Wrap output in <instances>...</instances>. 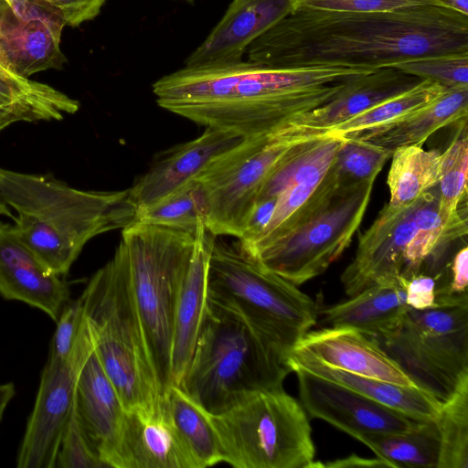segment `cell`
<instances>
[{
    "mask_svg": "<svg viewBox=\"0 0 468 468\" xmlns=\"http://www.w3.org/2000/svg\"><path fill=\"white\" fill-rule=\"evenodd\" d=\"M93 348L92 334L83 315L69 357L48 355L17 452V467L57 466L61 438L74 408L78 372Z\"/></svg>",
    "mask_w": 468,
    "mask_h": 468,
    "instance_id": "7c38bea8",
    "label": "cell"
},
{
    "mask_svg": "<svg viewBox=\"0 0 468 468\" xmlns=\"http://www.w3.org/2000/svg\"><path fill=\"white\" fill-rule=\"evenodd\" d=\"M223 462L237 468H313L310 419L282 387L250 393L209 414Z\"/></svg>",
    "mask_w": 468,
    "mask_h": 468,
    "instance_id": "ba28073f",
    "label": "cell"
},
{
    "mask_svg": "<svg viewBox=\"0 0 468 468\" xmlns=\"http://www.w3.org/2000/svg\"><path fill=\"white\" fill-rule=\"evenodd\" d=\"M292 372L236 313L208 302L180 387L218 414L255 391L282 387Z\"/></svg>",
    "mask_w": 468,
    "mask_h": 468,
    "instance_id": "8992f818",
    "label": "cell"
},
{
    "mask_svg": "<svg viewBox=\"0 0 468 468\" xmlns=\"http://www.w3.org/2000/svg\"><path fill=\"white\" fill-rule=\"evenodd\" d=\"M79 108L78 101L53 87L0 66V109L14 114L18 122L59 121Z\"/></svg>",
    "mask_w": 468,
    "mask_h": 468,
    "instance_id": "4316f807",
    "label": "cell"
},
{
    "mask_svg": "<svg viewBox=\"0 0 468 468\" xmlns=\"http://www.w3.org/2000/svg\"><path fill=\"white\" fill-rule=\"evenodd\" d=\"M291 356L310 357L362 377L418 388L372 337L352 327L328 326L310 330Z\"/></svg>",
    "mask_w": 468,
    "mask_h": 468,
    "instance_id": "ac0fdd59",
    "label": "cell"
},
{
    "mask_svg": "<svg viewBox=\"0 0 468 468\" xmlns=\"http://www.w3.org/2000/svg\"><path fill=\"white\" fill-rule=\"evenodd\" d=\"M292 11L309 9L335 12H389L425 6H447L442 0H290Z\"/></svg>",
    "mask_w": 468,
    "mask_h": 468,
    "instance_id": "f35d334b",
    "label": "cell"
},
{
    "mask_svg": "<svg viewBox=\"0 0 468 468\" xmlns=\"http://www.w3.org/2000/svg\"><path fill=\"white\" fill-rule=\"evenodd\" d=\"M56 13L66 26L78 27L96 17L106 0H34Z\"/></svg>",
    "mask_w": 468,
    "mask_h": 468,
    "instance_id": "60d3db41",
    "label": "cell"
},
{
    "mask_svg": "<svg viewBox=\"0 0 468 468\" xmlns=\"http://www.w3.org/2000/svg\"><path fill=\"white\" fill-rule=\"evenodd\" d=\"M0 215L10 218L14 220L15 215L13 214L12 210L9 208L8 206L3 201L2 197H0Z\"/></svg>",
    "mask_w": 468,
    "mask_h": 468,
    "instance_id": "7dc6e473",
    "label": "cell"
},
{
    "mask_svg": "<svg viewBox=\"0 0 468 468\" xmlns=\"http://www.w3.org/2000/svg\"><path fill=\"white\" fill-rule=\"evenodd\" d=\"M165 410L197 468L223 462L220 445L208 413L180 387L173 385L170 388Z\"/></svg>",
    "mask_w": 468,
    "mask_h": 468,
    "instance_id": "83f0119b",
    "label": "cell"
},
{
    "mask_svg": "<svg viewBox=\"0 0 468 468\" xmlns=\"http://www.w3.org/2000/svg\"><path fill=\"white\" fill-rule=\"evenodd\" d=\"M0 19V66L23 78L59 69L66 58L60 36L66 26L56 13L34 0H8Z\"/></svg>",
    "mask_w": 468,
    "mask_h": 468,
    "instance_id": "5bb4252c",
    "label": "cell"
},
{
    "mask_svg": "<svg viewBox=\"0 0 468 468\" xmlns=\"http://www.w3.org/2000/svg\"><path fill=\"white\" fill-rule=\"evenodd\" d=\"M392 67L446 88L468 86V51L408 58Z\"/></svg>",
    "mask_w": 468,
    "mask_h": 468,
    "instance_id": "8d00e7d4",
    "label": "cell"
},
{
    "mask_svg": "<svg viewBox=\"0 0 468 468\" xmlns=\"http://www.w3.org/2000/svg\"><path fill=\"white\" fill-rule=\"evenodd\" d=\"M208 302L239 315L282 361L318 320V304L296 285L255 262L238 244L216 238Z\"/></svg>",
    "mask_w": 468,
    "mask_h": 468,
    "instance_id": "5b68a950",
    "label": "cell"
},
{
    "mask_svg": "<svg viewBox=\"0 0 468 468\" xmlns=\"http://www.w3.org/2000/svg\"><path fill=\"white\" fill-rule=\"evenodd\" d=\"M0 295L39 309L56 322L70 300L62 276L24 243L14 225L0 221Z\"/></svg>",
    "mask_w": 468,
    "mask_h": 468,
    "instance_id": "e0dca14e",
    "label": "cell"
},
{
    "mask_svg": "<svg viewBox=\"0 0 468 468\" xmlns=\"http://www.w3.org/2000/svg\"><path fill=\"white\" fill-rule=\"evenodd\" d=\"M435 421L440 435L437 468H468V377L442 404Z\"/></svg>",
    "mask_w": 468,
    "mask_h": 468,
    "instance_id": "836d02e7",
    "label": "cell"
},
{
    "mask_svg": "<svg viewBox=\"0 0 468 468\" xmlns=\"http://www.w3.org/2000/svg\"><path fill=\"white\" fill-rule=\"evenodd\" d=\"M292 12L290 0H232L207 38L187 57L185 67L241 60L256 38Z\"/></svg>",
    "mask_w": 468,
    "mask_h": 468,
    "instance_id": "ffe728a7",
    "label": "cell"
},
{
    "mask_svg": "<svg viewBox=\"0 0 468 468\" xmlns=\"http://www.w3.org/2000/svg\"><path fill=\"white\" fill-rule=\"evenodd\" d=\"M448 88L422 80L410 90L388 99L327 131L340 137L392 122L438 99Z\"/></svg>",
    "mask_w": 468,
    "mask_h": 468,
    "instance_id": "1f68e13d",
    "label": "cell"
},
{
    "mask_svg": "<svg viewBox=\"0 0 468 468\" xmlns=\"http://www.w3.org/2000/svg\"><path fill=\"white\" fill-rule=\"evenodd\" d=\"M370 337L441 404L468 377V305L410 308L392 332Z\"/></svg>",
    "mask_w": 468,
    "mask_h": 468,
    "instance_id": "30bf717a",
    "label": "cell"
},
{
    "mask_svg": "<svg viewBox=\"0 0 468 468\" xmlns=\"http://www.w3.org/2000/svg\"><path fill=\"white\" fill-rule=\"evenodd\" d=\"M216 238L201 220L175 307L171 378L176 386L180 385L188 367L207 309L209 258Z\"/></svg>",
    "mask_w": 468,
    "mask_h": 468,
    "instance_id": "d6986e66",
    "label": "cell"
},
{
    "mask_svg": "<svg viewBox=\"0 0 468 468\" xmlns=\"http://www.w3.org/2000/svg\"><path fill=\"white\" fill-rule=\"evenodd\" d=\"M376 69L271 68L242 59L184 67L154 82L157 104L205 128L249 138L272 133L333 100L354 78Z\"/></svg>",
    "mask_w": 468,
    "mask_h": 468,
    "instance_id": "7a4b0ae2",
    "label": "cell"
},
{
    "mask_svg": "<svg viewBox=\"0 0 468 468\" xmlns=\"http://www.w3.org/2000/svg\"><path fill=\"white\" fill-rule=\"evenodd\" d=\"M391 155V152L376 144L363 140L344 138L331 168L340 186L375 181Z\"/></svg>",
    "mask_w": 468,
    "mask_h": 468,
    "instance_id": "d590c367",
    "label": "cell"
},
{
    "mask_svg": "<svg viewBox=\"0 0 468 468\" xmlns=\"http://www.w3.org/2000/svg\"><path fill=\"white\" fill-rule=\"evenodd\" d=\"M0 197L16 212L19 238L59 276L69 272L91 239L136 221L129 188L86 191L51 177L0 168Z\"/></svg>",
    "mask_w": 468,
    "mask_h": 468,
    "instance_id": "3957f363",
    "label": "cell"
},
{
    "mask_svg": "<svg viewBox=\"0 0 468 468\" xmlns=\"http://www.w3.org/2000/svg\"><path fill=\"white\" fill-rule=\"evenodd\" d=\"M374 183L340 187L305 223L249 256L296 286L321 275L349 247L366 214Z\"/></svg>",
    "mask_w": 468,
    "mask_h": 468,
    "instance_id": "8fae6325",
    "label": "cell"
},
{
    "mask_svg": "<svg viewBox=\"0 0 468 468\" xmlns=\"http://www.w3.org/2000/svg\"><path fill=\"white\" fill-rule=\"evenodd\" d=\"M187 1H193V0H187Z\"/></svg>",
    "mask_w": 468,
    "mask_h": 468,
    "instance_id": "681fc988",
    "label": "cell"
},
{
    "mask_svg": "<svg viewBox=\"0 0 468 468\" xmlns=\"http://www.w3.org/2000/svg\"><path fill=\"white\" fill-rule=\"evenodd\" d=\"M94 349L125 411L166 414L133 301L125 247L90 278L80 295Z\"/></svg>",
    "mask_w": 468,
    "mask_h": 468,
    "instance_id": "277c9868",
    "label": "cell"
},
{
    "mask_svg": "<svg viewBox=\"0 0 468 468\" xmlns=\"http://www.w3.org/2000/svg\"><path fill=\"white\" fill-rule=\"evenodd\" d=\"M468 141L463 136L455 139L441 154L438 183V212L446 227L450 241L467 234L466 219L458 207L467 192Z\"/></svg>",
    "mask_w": 468,
    "mask_h": 468,
    "instance_id": "4dcf8cb0",
    "label": "cell"
},
{
    "mask_svg": "<svg viewBox=\"0 0 468 468\" xmlns=\"http://www.w3.org/2000/svg\"><path fill=\"white\" fill-rule=\"evenodd\" d=\"M464 51H468V16L442 5L389 12L295 10L246 50L248 60L271 68L361 69Z\"/></svg>",
    "mask_w": 468,
    "mask_h": 468,
    "instance_id": "6da1fadb",
    "label": "cell"
},
{
    "mask_svg": "<svg viewBox=\"0 0 468 468\" xmlns=\"http://www.w3.org/2000/svg\"><path fill=\"white\" fill-rule=\"evenodd\" d=\"M300 402L309 417L324 420L358 440L368 433L403 432L420 421L346 386L292 367Z\"/></svg>",
    "mask_w": 468,
    "mask_h": 468,
    "instance_id": "4fadbf2b",
    "label": "cell"
},
{
    "mask_svg": "<svg viewBox=\"0 0 468 468\" xmlns=\"http://www.w3.org/2000/svg\"><path fill=\"white\" fill-rule=\"evenodd\" d=\"M451 9L468 16V0H442Z\"/></svg>",
    "mask_w": 468,
    "mask_h": 468,
    "instance_id": "f6af8a7d",
    "label": "cell"
},
{
    "mask_svg": "<svg viewBox=\"0 0 468 468\" xmlns=\"http://www.w3.org/2000/svg\"><path fill=\"white\" fill-rule=\"evenodd\" d=\"M113 468H197L167 414L125 411L113 454Z\"/></svg>",
    "mask_w": 468,
    "mask_h": 468,
    "instance_id": "44dd1931",
    "label": "cell"
},
{
    "mask_svg": "<svg viewBox=\"0 0 468 468\" xmlns=\"http://www.w3.org/2000/svg\"><path fill=\"white\" fill-rule=\"evenodd\" d=\"M328 133L290 122L272 133L243 138L213 159L196 177L206 197L207 229L216 237L240 239L271 173L301 144Z\"/></svg>",
    "mask_w": 468,
    "mask_h": 468,
    "instance_id": "9c48e42d",
    "label": "cell"
},
{
    "mask_svg": "<svg viewBox=\"0 0 468 468\" xmlns=\"http://www.w3.org/2000/svg\"><path fill=\"white\" fill-rule=\"evenodd\" d=\"M359 441L395 467L437 468L440 435L435 420L420 421L403 432L368 433Z\"/></svg>",
    "mask_w": 468,
    "mask_h": 468,
    "instance_id": "f546056e",
    "label": "cell"
},
{
    "mask_svg": "<svg viewBox=\"0 0 468 468\" xmlns=\"http://www.w3.org/2000/svg\"><path fill=\"white\" fill-rule=\"evenodd\" d=\"M242 139L231 132L208 127L197 138L158 154L129 188L137 212L195 179L213 159Z\"/></svg>",
    "mask_w": 468,
    "mask_h": 468,
    "instance_id": "2e32d148",
    "label": "cell"
},
{
    "mask_svg": "<svg viewBox=\"0 0 468 468\" xmlns=\"http://www.w3.org/2000/svg\"><path fill=\"white\" fill-rule=\"evenodd\" d=\"M18 122L17 118L11 112L0 109V132L10 124Z\"/></svg>",
    "mask_w": 468,
    "mask_h": 468,
    "instance_id": "bcb514c9",
    "label": "cell"
},
{
    "mask_svg": "<svg viewBox=\"0 0 468 468\" xmlns=\"http://www.w3.org/2000/svg\"><path fill=\"white\" fill-rule=\"evenodd\" d=\"M421 79L394 67H383L352 79L330 101L294 117L293 123L328 130L418 84Z\"/></svg>",
    "mask_w": 468,
    "mask_h": 468,
    "instance_id": "603a6c76",
    "label": "cell"
},
{
    "mask_svg": "<svg viewBox=\"0 0 468 468\" xmlns=\"http://www.w3.org/2000/svg\"><path fill=\"white\" fill-rule=\"evenodd\" d=\"M10 8V5L6 0H0V19L6 13V11Z\"/></svg>",
    "mask_w": 468,
    "mask_h": 468,
    "instance_id": "c3c4849f",
    "label": "cell"
},
{
    "mask_svg": "<svg viewBox=\"0 0 468 468\" xmlns=\"http://www.w3.org/2000/svg\"><path fill=\"white\" fill-rule=\"evenodd\" d=\"M75 408L92 448L105 467H110L125 410L94 348L78 372Z\"/></svg>",
    "mask_w": 468,
    "mask_h": 468,
    "instance_id": "7402d4cb",
    "label": "cell"
},
{
    "mask_svg": "<svg viewBox=\"0 0 468 468\" xmlns=\"http://www.w3.org/2000/svg\"><path fill=\"white\" fill-rule=\"evenodd\" d=\"M83 319L81 298L69 300L62 309L51 340L49 355L68 359L74 347Z\"/></svg>",
    "mask_w": 468,
    "mask_h": 468,
    "instance_id": "ab89813d",
    "label": "cell"
},
{
    "mask_svg": "<svg viewBox=\"0 0 468 468\" xmlns=\"http://www.w3.org/2000/svg\"><path fill=\"white\" fill-rule=\"evenodd\" d=\"M195 234L140 221L122 229L130 288L163 405L170 388L174 314Z\"/></svg>",
    "mask_w": 468,
    "mask_h": 468,
    "instance_id": "52a82bcc",
    "label": "cell"
},
{
    "mask_svg": "<svg viewBox=\"0 0 468 468\" xmlns=\"http://www.w3.org/2000/svg\"><path fill=\"white\" fill-rule=\"evenodd\" d=\"M406 292V303L410 309L427 310L436 307V282L430 274L416 273L406 279L400 276Z\"/></svg>",
    "mask_w": 468,
    "mask_h": 468,
    "instance_id": "b9f144b4",
    "label": "cell"
},
{
    "mask_svg": "<svg viewBox=\"0 0 468 468\" xmlns=\"http://www.w3.org/2000/svg\"><path fill=\"white\" fill-rule=\"evenodd\" d=\"M8 2V0H6Z\"/></svg>",
    "mask_w": 468,
    "mask_h": 468,
    "instance_id": "f907efd6",
    "label": "cell"
},
{
    "mask_svg": "<svg viewBox=\"0 0 468 468\" xmlns=\"http://www.w3.org/2000/svg\"><path fill=\"white\" fill-rule=\"evenodd\" d=\"M207 215V201L195 178L158 202L140 210L136 221L195 234Z\"/></svg>",
    "mask_w": 468,
    "mask_h": 468,
    "instance_id": "d6a6232c",
    "label": "cell"
},
{
    "mask_svg": "<svg viewBox=\"0 0 468 468\" xmlns=\"http://www.w3.org/2000/svg\"><path fill=\"white\" fill-rule=\"evenodd\" d=\"M468 86L448 88L430 104L392 122L343 136L363 140L391 153L401 146H421L437 130L466 122Z\"/></svg>",
    "mask_w": 468,
    "mask_h": 468,
    "instance_id": "d4e9b609",
    "label": "cell"
},
{
    "mask_svg": "<svg viewBox=\"0 0 468 468\" xmlns=\"http://www.w3.org/2000/svg\"><path fill=\"white\" fill-rule=\"evenodd\" d=\"M433 188L423 195L415 213V231L407 245L400 275L406 279L420 272L423 261L439 245L450 241L438 212V189Z\"/></svg>",
    "mask_w": 468,
    "mask_h": 468,
    "instance_id": "e575fe53",
    "label": "cell"
},
{
    "mask_svg": "<svg viewBox=\"0 0 468 468\" xmlns=\"http://www.w3.org/2000/svg\"><path fill=\"white\" fill-rule=\"evenodd\" d=\"M422 197L405 207L386 204L369 228L360 234L356 254L340 278L346 295L353 296L374 283L400 277Z\"/></svg>",
    "mask_w": 468,
    "mask_h": 468,
    "instance_id": "9a60e30c",
    "label": "cell"
},
{
    "mask_svg": "<svg viewBox=\"0 0 468 468\" xmlns=\"http://www.w3.org/2000/svg\"><path fill=\"white\" fill-rule=\"evenodd\" d=\"M288 365L346 386L418 421L435 420L442 404L427 391L346 372L310 357L291 356Z\"/></svg>",
    "mask_w": 468,
    "mask_h": 468,
    "instance_id": "484cf974",
    "label": "cell"
},
{
    "mask_svg": "<svg viewBox=\"0 0 468 468\" xmlns=\"http://www.w3.org/2000/svg\"><path fill=\"white\" fill-rule=\"evenodd\" d=\"M441 158L438 151H427L421 146L396 148L387 179L390 194L388 204L392 207H408L437 186Z\"/></svg>",
    "mask_w": 468,
    "mask_h": 468,
    "instance_id": "f1b7e54d",
    "label": "cell"
},
{
    "mask_svg": "<svg viewBox=\"0 0 468 468\" xmlns=\"http://www.w3.org/2000/svg\"><path fill=\"white\" fill-rule=\"evenodd\" d=\"M15 395L16 388L12 382L0 384V421Z\"/></svg>",
    "mask_w": 468,
    "mask_h": 468,
    "instance_id": "ee69618b",
    "label": "cell"
},
{
    "mask_svg": "<svg viewBox=\"0 0 468 468\" xmlns=\"http://www.w3.org/2000/svg\"><path fill=\"white\" fill-rule=\"evenodd\" d=\"M349 297L335 304L318 305L322 324L352 327L368 336H379L397 328L410 309L400 277L374 283Z\"/></svg>",
    "mask_w": 468,
    "mask_h": 468,
    "instance_id": "cb8c5ba5",
    "label": "cell"
},
{
    "mask_svg": "<svg viewBox=\"0 0 468 468\" xmlns=\"http://www.w3.org/2000/svg\"><path fill=\"white\" fill-rule=\"evenodd\" d=\"M60 468L105 467L92 448L78 418L75 403L70 418L61 438L57 458Z\"/></svg>",
    "mask_w": 468,
    "mask_h": 468,
    "instance_id": "74e56055",
    "label": "cell"
},
{
    "mask_svg": "<svg viewBox=\"0 0 468 468\" xmlns=\"http://www.w3.org/2000/svg\"><path fill=\"white\" fill-rule=\"evenodd\" d=\"M319 467H392V465L378 456L375 458H364L356 454H350L341 459L326 462L325 463L320 462Z\"/></svg>",
    "mask_w": 468,
    "mask_h": 468,
    "instance_id": "7bdbcfd3",
    "label": "cell"
}]
</instances>
